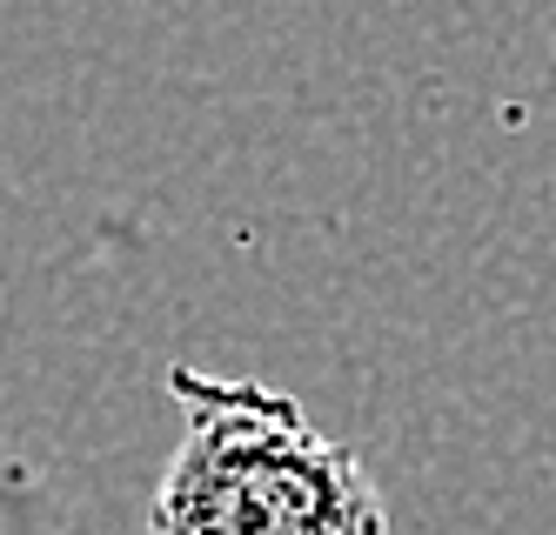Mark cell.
Returning <instances> with one entry per match:
<instances>
[{
  "instance_id": "6da1fadb",
  "label": "cell",
  "mask_w": 556,
  "mask_h": 535,
  "mask_svg": "<svg viewBox=\"0 0 556 535\" xmlns=\"http://www.w3.org/2000/svg\"><path fill=\"white\" fill-rule=\"evenodd\" d=\"M188 429L154 482L148 535H389L363 456L262 382L175 368Z\"/></svg>"
}]
</instances>
